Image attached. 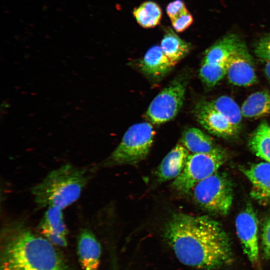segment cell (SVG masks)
I'll list each match as a JSON object with an SVG mask.
<instances>
[{
	"label": "cell",
	"mask_w": 270,
	"mask_h": 270,
	"mask_svg": "<svg viewBox=\"0 0 270 270\" xmlns=\"http://www.w3.org/2000/svg\"><path fill=\"white\" fill-rule=\"evenodd\" d=\"M0 240L2 270H64L54 245L24 220L5 224Z\"/></svg>",
	"instance_id": "cell-2"
},
{
	"label": "cell",
	"mask_w": 270,
	"mask_h": 270,
	"mask_svg": "<svg viewBox=\"0 0 270 270\" xmlns=\"http://www.w3.org/2000/svg\"><path fill=\"white\" fill-rule=\"evenodd\" d=\"M225 159L222 149L190 154L182 172L172 182V188L181 194L188 192L199 182L218 172Z\"/></svg>",
	"instance_id": "cell-6"
},
{
	"label": "cell",
	"mask_w": 270,
	"mask_h": 270,
	"mask_svg": "<svg viewBox=\"0 0 270 270\" xmlns=\"http://www.w3.org/2000/svg\"><path fill=\"white\" fill-rule=\"evenodd\" d=\"M38 228L42 236L54 245L62 247L67 246L68 230L60 208L48 207Z\"/></svg>",
	"instance_id": "cell-11"
},
{
	"label": "cell",
	"mask_w": 270,
	"mask_h": 270,
	"mask_svg": "<svg viewBox=\"0 0 270 270\" xmlns=\"http://www.w3.org/2000/svg\"><path fill=\"white\" fill-rule=\"evenodd\" d=\"M160 46L165 55L175 64L192 48L190 44L182 39L170 28L166 30Z\"/></svg>",
	"instance_id": "cell-18"
},
{
	"label": "cell",
	"mask_w": 270,
	"mask_h": 270,
	"mask_svg": "<svg viewBox=\"0 0 270 270\" xmlns=\"http://www.w3.org/2000/svg\"><path fill=\"white\" fill-rule=\"evenodd\" d=\"M196 202L204 210L226 214L233 200L232 185L227 176L216 172L197 183L194 188Z\"/></svg>",
	"instance_id": "cell-5"
},
{
	"label": "cell",
	"mask_w": 270,
	"mask_h": 270,
	"mask_svg": "<svg viewBox=\"0 0 270 270\" xmlns=\"http://www.w3.org/2000/svg\"><path fill=\"white\" fill-rule=\"evenodd\" d=\"M226 60L218 64L202 62L199 75L206 86L212 87L226 76Z\"/></svg>",
	"instance_id": "cell-23"
},
{
	"label": "cell",
	"mask_w": 270,
	"mask_h": 270,
	"mask_svg": "<svg viewBox=\"0 0 270 270\" xmlns=\"http://www.w3.org/2000/svg\"><path fill=\"white\" fill-rule=\"evenodd\" d=\"M254 52L260 58L270 60V35L260 38L254 46Z\"/></svg>",
	"instance_id": "cell-24"
},
{
	"label": "cell",
	"mask_w": 270,
	"mask_h": 270,
	"mask_svg": "<svg viewBox=\"0 0 270 270\" xmlns=\"http://www.w3.org/2000/svg\"><path fill=\"white\" fill-rule=\"evenodd\" d=\"M227 78L232 84L248 86L257 81L252 57L243 44L226 60Z\"/></svg>",
	"instance_id": "cell-9"
},
{
	"label": "cell",
	"mask_w": 270,
	"mask_h": 270,
	"mask_svg": "<svg viewBox=\"0 0 270 270\" xmlns=\"http://www.w3.org/2000/svg\"><path fill=\"white\" fill-rule=\"evenodd\" d=\"M249 146L256 156L270 163V126L262 122L252 133Z\"/></svg>",
	"instance_id": "cell-20"
},
{
	"label": "cell",
	"mask_w": 270,
	"mask_h": 270,
	"mask_svg": "<svg viewBox=\"0 0 270 270\" xmlns=\"http://www.w3.org/2000/svg\"><path fill=\"white\" fill-rule=\"evenodd\" d=\"M242 172L252 184L251 196L264 204H270V163L260 162L242 168Z\"/></svg>",
	"instance_id": "cell-12"
},
{
	"label": "cell",
	"mask_w": 270,
	"mask_h": 270,
	"mask_svg": "<svg viewBox=\"0 0 270 270\" xmlns=\"http://www.w3.org/2000/svg\"><path fill=\"white\" fill-rule=\"evenodd\" d=\"M176 64L155 45L150 48L140 62L141 70L153 78H159L169 72Z\"/></svg>",
	"instance_id": "cell-15"
},
{
	"label": "cell",
	"mask_w": 270,
	"mask_h": 270,
	"mask_svg": "<svg viewBox=\"0 0 270 270\" xmlns=\"http://www.w3.org/2000/svg\"><path fill=\"white\" fill-rule=\"evenodd\" d=\"M242 116L257 118L270 114V93L266 90L255 92L250 95L241 108Z\"/></svg>",
	"instance_id": "cell-19"
},
{
	"label": "cell",
	"mask_w": 270,
	"mask_h": 270,
	"mask_svg": "<svg viewBox=\"0 0 270 270\" xmlns=\"http://www.w3.org/2000/svg\"><path fill=\"white\" fill-rule=\"evenodd\" d=\"M180 142L192 154L207 153L221 150L212 138L196 128L186 129L182 134Z\"/></svg>",
	"instance_id": "cell-17"
},
{
	"label": "cell",
	"mask_w": 270,
	"mask_h": 270,
	"mask_svg": "<svg viewBox=\"0 0 270 270\" xmlns=\"http://www.w3.org/2000/svg\"><path fill=\"white\" fill-rule=\"evenodd\" d=\"M154 130L148 122L130 126L111 154L102 162L103 166L134 164L144 160L152 146Z\"/></svg>",
	"instance_id": "cell-4"
},
{
	"label": "cell",
	"mask_w": 270,
	"mask_h": 270,
	"mask_svg": "<svg viewBox=\"0 0 270 270\" xmlns=\"http://www.w3.org/2000/svg\"><path fill=\"white\" fill-rule=\"evenodd\" d=\"M193 17L188 10L183 13L174 20L172 24L174 30L181 32L186 30L193 22Z\"/></svg>",
	"instance_id": "cell-25"
},
{
	"label": "cell",
	"mask_w": 270,
	"mask_h": 270,
	"mask_svg": "<svg viewBox=\"0 0 270 270\" xmlns=\"http://www.w3.org/2000/svg\"><path fill=\"white\" fill-rule=\"evenodd\" d=\"M186 84V78L179 76L160 92L146 112L148 121L162 124L174 118L183 104Z\"/></svg>",
	"instance_id": "cell-7"
},
{
	"label": "cell",
	"mask_w": 270,
	"mask_h": 270,
	"mask_svg": "<svg viewBox=\"0 0 270 270\" xmlns=\"http://www.w3.org/2000/svg\"><path fill=\"white\" fill-rule=\"evenodd\" d=\"M262 242L265 256L270 259V217L264 224L262 234Z\"/></svg>",
	"instance_id": "cell-27"
},
{
	"label": "cell",
	"mask_w": 270,
	"mask_h": 270,
	"mask_svg": "<svg viewBox=\"0 0 270 270\" xmlns=\"http://www.w3.org/2000/svg\"><path fill=\"white\" fill-rule=\"evenodd\" d=\"M195 115L199 123L214 135L230 138L238 132L224 116L212 106L210 102L198 104L195 108Z\"/></svg>",
	"instance_id": "cell-10"
},
{
	"label": "cell",
	"mask_w": 270,
	"mask_h": 270,
	"mask_svg": "<svg viewBox=\"0 0 270 270\" xmlns=\"http://www.w3.org/2000/svg\"><path fill=\"white\" fill-rule=\"evenodd\" d=\"M188 10L184 2L182 0H174L171 2L167 5L166 8V14L171 22Z\"/></svg>",
	"instance_id": "cell-26"
},
{
	"label": "cell",
	"mask_w": 270,
	"mask_h": 270,
	"mask_svg": "<svg viewBox=\"0 0 270 270\" xmlns=\"http://www.w3.org/2000/svg\"><path fill=\"white\" fill-rule=\"evenodd\" d=\"M77 248L79 260L84 270H98L102 248L90 230H80L78 237Z\"/></svg>",
	"instance_id": "cell-13"
},
{
	"label": "cell",
	"mask_w": 270,
	"mask_h": 270,
	"mask_svg": "<svg viewBox=\"0 0 270 270\" xmlns=\"http://www.w3.org/2000/svg\"><path fill=\"white\" fill-rule=\"evenodd\" d=\"M235 224L244 253L254 266H258V220L252 206H248L238 214Z\"/></svg>",
	"instance_id": "cell-8"
},
{
	"label": "cell",
	"mask_w": 270,
	"mask_h": 270,
	"mask_svg": "<svg viewBox=\"0 0 270 270\" xmlns=\"http://www.w3.org/2000/svg\"><path fill=\"white\" fill-rule=\"evenodd\" d=\"M244 42L234 34H228L216 41L206 51L204 63L218 64L226 61Z\"/></svg>",
	"instance_id": "cell-16"
},
{
	"label": "cell",
	"mask_w": 270,
	"mask_h": 270,
	"mask_svg": "<svg viewBox=\"0 0 270 270\" xmlns=\"http://www.w3.org/2000/svg\"><path fill=\"white\" fill-rule=\"evenodd\" d=\"M210 103L239 132L242 116L240 108L232 98L227 96H222Z\"/></svg>",
	"instance_id": "cell-22"
},
{
	"label": "cell",
	"mask_w": 270,
	"mask_h": 270,
	"mask_svg": "<svg viewBox=\"0 0 270 270\" xmlns=\"http://www.w3.org/2000/svg\"><path fill=\"white\" fill-rule=\"evenodd\" d=\"M190 152L180 143L178 144L165 156L156 171L160 182L175 179L182 172Z\"/></svg>",
	"instance_id": "cell-14"
},
{
	"label": "cell",
	"mask_w": 270,
	"mask_h": 270,
	"mask_svg": "<svg viewBox=\"0 0 270 270\" xmlns=\"http://www.w3.org/2000/svg\"><path fill=\"white\" fill-rule=\"evenodd\" d=\"M96 168L66 164L52 170L31 188L36 205L40 208L53 206L62 210L70 206L78 199Z\"/></svg>",
	"instance_id": "cell-3"
},
{
	"label": "cell",
	"mask_w": 270,
	"mask_h": 270,
	"mask_svg": "<svg viewBox=\"0 0 270 270\" xmlns=\"http://www.w3.org/2000/svg\"><path fill=\"white\" fill-rule=\"evenodd\" d=\"M164 236L178 260L187 266L213 270L232 260L226 234L208 216L174 214L166 225Z\"/></svg>",
	"instance_id": "cell-1"
},
{
	"label": "cell",
	"mask_w": 270,
	"mask_h": 270,
	"mask_svg": "<svg viewBox=\"0 0 270 270\" xmlns=\"http://www.w3.org/2000/svg\"><path fill=\"white\" fill-rule=\"evenodd\" d=\"M266 62L264 74L268 79L270 81V60H267Z\"/></svg>",
	"instance_id": "cell-28"
},
{
	"label": "cell",
	"mask_w": 270,
	"mask_h": 270,
	"mask_svg": "<svg viewBox=\"0 0 270 270\" xmlns=\"http://www.w3.org/2000/svg\"><path fill=\"white\" fill-rule=\"evenodd\" d=\"M133 15L137 22L142 27L152 28L160 22L162 10L156 2L146 1L134 9Z\"/></svg>",
	"instance_id": "cell-21"
}]
</instances>
